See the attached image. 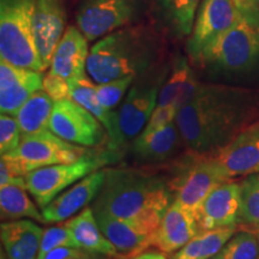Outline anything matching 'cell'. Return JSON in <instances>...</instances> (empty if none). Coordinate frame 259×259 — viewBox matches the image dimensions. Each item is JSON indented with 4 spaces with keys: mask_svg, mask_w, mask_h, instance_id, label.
Wrapping results in <instances>:
<instances>
[{
    "mask_svg": "<svg viewBox=\"0 0 259 259\" xmlns=\"http://www.w3.org/2000/svg\"><path fill=\"white\" fill-rule=\"evenodd\" d=\"M259 121V92L223 84L202 83L176 122L185 147L212 155L246 127Z\"/></svg>",
    "mask_w": 259,
    "mask_h": 259,
    "instance_id": "cell-1",
    "label": "cell"
},
{
    "mask_svg": "<svg viewBox=\"0 0 259 259\" xmlns=\"http://www.w3.org/2000/svg\"><path fill=\"white\" fill-rule=\"evenodd\" d=\"M105 183L93 202L94 211L157 228L176 200L169 179L138 168H105Z\"/></svg>",
    "mask_w": 259,
    "mask_h": 259,
    "instance_id": "cell-2",
    "label": "cell"
},
{
    "mask_svg": "<svg viewBox=\"0 0 259 259\" xmlns=\"http://www.w3.org/2000/svg\"><path fill=\"white\" fill-rule=\"evenodd\" d=\"M158 44L144 29L124 27L90 48L87 73L96 84L143 76L156 64Z\"/></svg>",
    "mask_w": 259,
    "mask_h": 259,
    "instance_id": "cell-3",
    "label": "cell"
},
{
    "mask_svg": "<svg viewBox=\"0 0 259 259\" xmlns=\"http://www.w3.org/2000/svg\"><path fill=\"white\" fill-rule=\"evenodd\" d=\"M239 11L234 25L210 45L194 65L222 76H246L259 70V4Z\"/></svg>",
    "mask_w": 259,
    "mask_h": 259,
    "instance_id": "cell-4",
    "label": "cell"
},
{
    "mask_svg": "<svg viewBox=\"0 0 259 259\" xmlns=\"http://www.w3.org/2000/svg\"><path fill=\"white\" fill-rule=\"evenodd\" d=\"M35 0H0V56L16 66L44 72L34 34Z\"/></svg>",
    "mask_w": 259,
    "mask_h": 259,
    "instance_id": "cell-5",
    "label": "cell"
},
{
    "mask_svg": "<svg viewBox=\"0 0 259 259\" xmlns=\"http://www.w3.org/2000/svg\"><path fill=\"white\" fill-rule=\"evenodd\" d=\"M120 155L108 148L99 150L92 148L79 160L70 163L53 164L34 169L25 176L27 190L41 209L48 205L57 196L103 166L115 162Z\"/></svg>",
    "mask_w": 259,
    "mask_h": 259,
    "instance_id": "cell-6",
    "label": "cell"
},
{
    "mask_svg": "<svg viewBox=\"0 0 259 259\" xmlns=\"http://www.w3.org/2000/svg\"><path fill=\"white\" fill-rule=\"evenodd\" d=\"M228 180L212 155L196 154L180 163L174 176L169 179L176 202L196 213L197 209L211 191L223 181Z\"/></svg>",
    "mask_w": 259,
    "mask_h": 259,
    "instance_id": "cell-7",
    "label": "cell"
},
{
    "mask_svg": "<svg viewBox=\"0 0 259 259\" xmlns=\"http://www.w3.org/2000/svg\"><path fill=\"white\" fill-rule=\"evenodd\" d=\"M92 148L64 141L50 130L22 135L21 143L12 153L4 154L19 164L25 174L41 167L70 163L83 157Z\"/></svg>",
    "mask_w": 259,
    "mask_h": 259,
    "instance_id": "cell-8",
    "label": "cell"
},
{
    "mask_svg": "<svg viewBox=\"0 0 259 259\" xmlns=\"http://www.w3.org/2000/svg\"><path fill=\"white\" fill-rule=\"evenodd\" d=\"M164 74L155 80L134 82L118 112V132L112 151L120 155L121 149L132 143L143 132L147 122L157 106Z\"/></svg>",
    "mask_w": 259,
    "mask_h": 259,
    "instance_id": "cell-9",
    "label": "cell"
},
{
    "mask_svg": "<svg viewBox=\"0 0 259 259\" xmlns=\"http://www.w3.org/2000/svg\"><path fill=\"white\" fill-rule=\"evenodd\" d=\"M48 130L80 147L99 148L108 142V134L99 119L71 99L54 102Z\"/></svg>",
    "mask_w": 259,
    "mask_h": 259,
    "instance_id": "cell-10",
    "label": "cell"
},
{
    "mask_svg": "<svg viewBox=\"0 0 259 259\" xmlns=\"http://www.w3.org/2000/svg\"><path fill=\"white\" fill-rule=\"evenodd\" d=\"M138 12V0H85L76 15L77 28L89 42L127 27Z\"/></svg>",
    "mask_w": 259,
    "mask_h": 259,
    "instance_id": "cell-11",
    "label": "cell"
},
{
    "mask_svg": "<svg viewBox=\"0 0 259 259\" xmlns=\"http://www.w3.org/2000/svg\"><path fill=\"white\" fill-rule=\"evenodd\" d=\"M239 15L240 11L233 0H203L186 44L191 61L198 59L210 45L229 30Z\"/></svg>",
    "mask_w": 259,
    "mask_h": 259,
    "instance_id": "cell-12",
    "label": "cell"
},
{
    "mask_svg": "<svg viewBox=\"0 0 259 259\" xmlns=\"http://www.w3.org/2000/svg\"><path fill=\"white\" fill-rule=\"evenodd\" d=\"M212 157L228 180L259 173V121L235 136Z\"/></svg>",
    "mask_w": 259,
    "mask_h": 259,
    "instance_id": "cell-13",
    "label": "cell"
},
{
    "mask_svg": "<svg viewBox=\"0 0 259 259\" xmlns=\"http://www.w3.org/2000/svg\"><path fill=\"white\" fill-rule=\"evenodd\" d=\"M241 206V184L226 180L215 187L203 200L196 215L199 231L239 226Z\"/></svg>",
    "mask_w": 259,
    "mask_h": 259,
    "instance_id": "cell-14",
    "label": "cell"
},
{
    "mask_svg": "<svg viewBox=\"0 0 259 259\" xmlns=\"http://www.w3.org/2000/svg\"><path fill=\"white\" fill-rule=\"evenodd\" d=\"M94 212L102 233L114 245L120 259H131L151 247L155 227L114 218L102 211Z\"/></svg>",
    "mask_w": 259,
    "mask_h": 259,
    "instance_id": "cell-15",
    "label": "cell"
},
{
    "mask_svg": "<svg viewBox=\"0 0 259 259\" xmlns=\"http://www.w3.org/2000/svg\"><path fill=\"white\" fill-rule=\"evenodd\" d=\"M105 178L106 170L101 168L63 191L41 210L46 223L65 222L85 209L99 196Z\"/></svg>",
    "mask_w": 259,
    "mask_h": 259,
    "instance_id": "cell-16",
    "label": "cell"
},
{
    "mask_svg": "<svg viewBox=\"0 0 259 259\" xmlns=\"http://www.w3.org/2000/svg\"><path fill=\"white\" fill-rule=\"evenodd\" d=\"M63 0H35L34 34L44 69L51 66L54 51L66 31Z\"/></svg>",
    "mask_w": 259,
    "mask_h": 259,
    "instance_id": "cell-17",
    "label": "cell"
},
{
    "mask_svg": "<svg viewBox=\"0 0 259 259\" xmlns=\"http://www.w3.org/2000/svg\"><path fill=\"white\" fill-rule=\"evenodd\" d=\"M44 74L0 60V111L16 115L32 94L42 89Z\"/></svg>",
    "mask_w": 259,
    "mask_h": 259,
    "instance_id": "cell-18",
    "label": "cell"
},
{
    "mask_svg": "<svg viewBox=\"0 0 259 259\" xmlns=\"http://www.w3.org/2000/svg\"><path fill=\"white\" fill-rule=\"evenodd\" d=\"M199 231L196 215L174 200L155 229L151 247L173 254L184 247Z\"/></svg>",
    "mask_w": 259,
    "mask_h": 259,
    "instance_id": "cell-19",
    "label": "cell"
},
{
    "mask_svg": "<svg viewBox=\"0 0 259 259\" xmlns=\"http://www.w3.org/2000/svg\"><path fill=\"white\" fill-rule=\"evenodd\" d=\"M88 38L76 27H69L54 51L50 66L51 72L63 77L67 82L87 74L89 58Z\"/></svg>",
    "mask_w": 259,
    "mask_h": 259,
    "instance_id": "cell-20",
    "label": "cell"
},
{
    "mask_svg": "<svg viewBox=\"0 0 259 259\" xmlns=\"http://www.w3.org/2000/svg\"><path fill=\"white\" fill-rule=\"evenodd\" d=\"M185 145L177 122L150 134H141L131 143L134 157L142 163H160L169 160Z\"/></svg>",
    "mask_w": 259,
    "mask_h": 259,
    "instance_id": "cell-21",
    "label": "cell"
},
{
    "mask_svg": "<svg viewBox=\"0 0 259 259\" xmlns=\"http://www.w3.org/2000/svg\"><path fill=\"white\" fill-rule=\"evenodd\" d=\"M44 232V228L31 220L3 222L0 236L6 258L37 259Z\"/></svg>",
    "mask_w": 259,
    "mask_h": 259,
    "instance_id": "cell-22",
    "label": "cell"
},
{
    "mask_svg": "<svg viewBox=\"0 0 259 259\" xmlns=\"http://www.w3.org/2000/svg\"><path fill=\"white\" fill-rule=\"evenodd\" d=\"M202 82L197 78L189 60L184 56L174 59L166 82L158 94L157 106H176L178 109L189 103L198 92Z\"/></svg>",
    "mask_w": 259,
    "mask_h": 259,
    "instance_id": "cell-23",
    "label": "cell"
},
{
    "mask_svg": "<svg viewBox=\"0 0 259 259\" xmlns=\"http://www.w3.org/2000/svg\"><path fill=\"white\" fill-rule=\"evenodd\" d=\"M69 87L70 99L84 107L85 109H88L105 126L107 134H108L107 148L111 150L116 141L118 112L109 111L100 103L96 94V83L90 78L88 73L69 80Z\"/></svg>",
    "mask_w": 259,
    "mask_h": 259,
    "instance_id": "cell-24",
    "label": "cell"
},
{
    "mask_svg": "<svg viewBox=\"0 0 259 259\" xmlns=\"http://www.w3.org/2000/svg\"><path fill=\"white\" fill-rule=\"evenodd\" d=\"M64 225L72 232L80 248L111 259H120L114 245L106 238L100 228L92 206H87L79 213L66 220Z\"/></svg>",
    "mask_w": 259,
    "mask_h": 259,
    "instance_id": "cell-25",
    "label": "cell"
},
{
    "mask_svg": "<svg viewBox=\"0 0 259 259\" xmlns=\"http://www.w3.org/2000/svg\"><path fill=\"white\" fill-rule=\"evenodd\" d=\"M239 226L198 231L187 244L171 254L170 259H212L235 234Z\"/></svg>",
    "mask_w": 259,
    "mask_h": 259,
    "instance_id": "cell-26",
    "label": "cell"
},
{
    "mask_svg": "<svg viewBox=\"0 0 259 259\" xmlns=\"http://www.w3.org/2000/svg\"><path fill=\"white\" fill-rule=\"evenodd\" d=\"M28 193L24 186H0V213L3 222L30 219L38 223H46L44 213L37 209Z\"/></svg>",
    "mask_w": 259,
    "mask_h": 259,
    "instance_id": "cell-27",
    "label": "cell"
},
{
    "mask_svg": "<svg viewBox=\"0 0 259 259\" xmlns=\"http://www.w3.org/2000/svg\"><path fill=\"white\" fill-rule=\"evenodd\" d=\"M53 107L54 101L44 89L32 94L15 115L22 135L48 130Z\"/></svg>",
    "mask_w": 259,
    "mask_h": 259,
    "instance_id": "cell-28",
    "label": "cell"
},
{
    "mask_svg": "<svg viewBox=\"0 0 259 259\" xmlns=\"http://www.w3.org/2000/svg\"><path fill=\"white\" fill-rule=\"evenodd\" d=\"M203 0H158L162 16L179 36L189 37Z\"/></svg>",
    "mask_w": 259,
    "mask_h": 259,
    "instance_id": "cell-29",
    "label": "cell"
},
{
    "mask_svg": "<svg viewBox=\"0 0 259 259\" xmlns=\"http://www.w3.org/2000/svg\"><path fill=\"white\" fill-rule=\"evenodd\" d=\"M241 206L239 226L248 231H259V173L251 174L241 181Z\"/></svg>",
    "mask_w": 259,
    "mask_h": 259,
    "instance_id": "cell-30",
    "label": "cell"
},
{
    "mask_svg": "<svg viewBox=\"0 0 259 259\" xmlns=\"http://www.w3.org/2000/svg\"><path fill=\"white\" fill-rule=\"evenodd\" d=\"M259 240L254 232H236L212 259H258Z\"/></svg>",
    "mask_w": 259,
    "mask_h": 259,
    "instance_id": "cell-31",
    "label": "cell"
},
{
    "mask_svg": "<svg viewBox=\"0 0 259 259\" xmlns=\"http://www.w3.org/2000/svg\"><path fill=\"white\" fill-rule=\"evenodd\" d=\"M136 79L137 77L127 76L111 82L96 84V94L100 103L109 111H114Z\"/></svg>",
    "mask_w": 259,
    "mask_h": 259,
    "instance_id": "cell-32",
    "label": "cell"
},
{
    "mask_svg": "<svg viewBox=\"0 0 259 259\" xmlns=\"http://www.w3.org/2000/svg\"><path fill=\"white\" fill-rule=\"evenodd\" d=\"M60 247H79L72 232L65 225L53 226L45 229L37 259H44L51 251Z\"/></svg>",
    "mask_w": 259,
    "mask_h": 259,
    "instance_id": "cell-33",
    "label": "cell"
},
{
    "mask_svg": "<svg viewBox=\"0 0 259 259\" xmlns=\"http://www.w3.org/2000/svg\"><path fill=\"white\" fill-rule=\"evenodd\" d=\"M22 139V131L15 115L0 116V153H12L18 148Z\"/></svg>",
    "mask_w": 259,
    "mask_h": 259,
    "instance_id": "cell-34",
    "label": "cell"
},
{
    "mask_svg": "<svg viewBox=\"0 0 259 259\" xmlns=\"http://www.w3.org/2000/svg\"><path fill=\"white\" fill-rule=\"evenodd\" d=\"M23 169L19 164L8 155H2L0 158V186L19 185L27 187Z\"/></svg>",
    "mask_w": 259,
    "mask_h": 259,
    "instance_id": "cell-35",
    "label": "cell"
},
{
    "mask_svg": "<svg viewBox=\"0 0 259 259\" xmlns=\"http://www.w3.org/2000/svg\"><path fill=\"white\" fill-rule=\"evenodd\" d=\"M178 111L176 106H156V108L154 109L153 114L145 125L142 134H150V132L160 130L164 126L171 124V122L176 121Z\"/></svg>",
    "mask_w": 259,
    "mask_h": 259,
    "instance_id": "cell-36",
    "label": "cell"
},
{
    "mask_svg": "<svg viewBox=\"0 0 259 259\" xmlns=\"http://www.w3.org/2000/svg\"><path fill=\"white\" fill-rule=\"evenodd\" d=\"M42 89L46 92L54 102L63 101V100L70 99V87L69 82L63 77L48 71V73L44 77V85Z\"/></svg>",
    "mask_w": 259,
    "mask_h": 259,
    "instance_id": "cell-37",
    "label": "cell"
},
{
    "mask_svg": "<svg viewBox=\"0 0 259 259\" xmlns=\"http://www.w3.org/2000/svg\"><path fill=\"white\" fill-rule=\"evenodd\" d=\"M44 259H111L80 247H60L51 251Z\"/></svg>",
    "mask_w": 259,
    "mask_h": 259,
    "instance_id": "cell-38",
    "label": "cell"
},
{
    "mask_svg": "<svg viewBox=\"0 0 259 259\" xmlns=\"http://www.w3.org/2000/svg\"><path fill=\"white\" fill-rule=\"evenodd\" d=\"M131 259H167L166 254L162 253L161 251H144L142 253L135 255Z\"/></svg>",
    "mask_w": 259,
    "mask_h": 259,
    "instance_id": "cell-39",
    "label": "cell"
},
{
    "mask_svg": "<svg viewBox=\"0 0 259 259\" xmlns=\"http://www.w3.org/2000/svg\"><path fill=\"white\" fill-rule=\"evenodd\" d=\"M233 2L235 3L236 8H238L239 10L251 8V6H254V5L258 4L255 0H233Z\"/></svg>",
    "mask_w": 259,
    "mask_h": 259,
    "instance_id": "cell-40",
    "label": "cell"
},
{
    "mask_svg": "<svg viewBox=\"0 0 259 259\" xmlns=\"http://www.w3.org/2000/svg\"><path fill=\"white\" fill-rule=\"evenodd\" d=\"M255 233V234H257V236H258V240H259V231L258 232H254Z\"/></svg>",
    "mask_w": 259,
    "mask_h": 259,
    "instance_id": "cell-41",
    "label": "cell"
},
{
    "mask_svg": "<svg viewBox=\"0 0 259 259\" xmlns=\"http://www.w3.org/2000/svg\"><path fill=\"white\" fill-rule=\"evenodd\" d=\"M255 2H257V3H258V4H259V0H255Z\"/></svg>",
    "mask_w": 259,
    "mask_h": 259,
    "instance_id": "cell-42",
    "label": "cell"
},
{
    "mask_svg": "<svg viewBox=\"0 0 259 259\" xmlns=\"http://www.w3.org/2000/svg\"><path fill=\"white\" fill-rule=\"evenodd\" d=\"M255 232H258V231H255Z\"/></svg>",
    "mask_w": 259,
    "mask_h": 259,
    "instance_id": "cell-43",
    "label": "cell"
},
{
    "mask_svg": "<svg viewBox=\"0 0 259 259\" xmlns=\"http://www.w3.org/2000/svg\"><path fill=\"white\" fill-rule=\"evenodd\" d=\"M258 259H259V258H258Z\"/></svg>",
    "mask_w": 259,
    "mask_h": 259,
    "instance_id": "cell-44",
    "label": "cell"
}]
</instances>
